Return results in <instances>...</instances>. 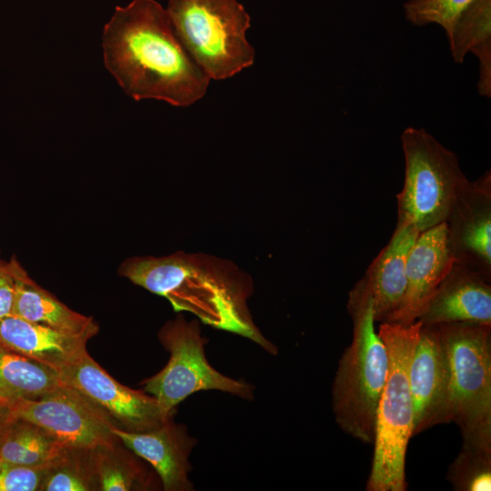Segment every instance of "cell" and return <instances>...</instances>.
Segmentation results:
<instances>
[{"instance_id":"8fae6325","label":"cell","mask_w":491,"mask_h":491,"mask_svg":"<svg viewBox=\"0 0 491 491\" xmlns=\"http://www.w3.org/2000/svg\"><path fill=\"white\" fill-rule=\"evenodd\" d=\"M413 436L449 423L450 368L436 326H422L409 368Z\"/></svg>"},{"instance_id":"44dd1931","label":"cell","mask_w":491,"mask_h":491,"mask_svg":"<svg viewBox=\"0 0 491 491\" xmlns=\"http://www.w3.org/2000/svg\"><path fill=\"white\" fill-rule=\"evenodd\" d=\"M101 491L153 490L162 487L156 472H150L140 456L118 442L93 449Z\"/></svg>"},{"instance_id":"30bf717a","label":"cell","mask_w":491,"mask_h":491,"mask_svg":"<svg viewBox=\"0 0 491 491\" xmlns=\"http://www.w3.org/2000/svg\"><path fill=\"white\" fill-rule=\"evenodd\" d=\"M57 374L66 385L101 408L122 430L146 432L167 419L154 396L117 382L87 352Z\"/></svg>"},{"instance_id":"4fadbf2b","label":"cell","mask_w":491,"mask_h":491,"mask_svg":"<svg viewBox=\"0 0 491 491\" xmlns=\"http://www.w3.org/2000/svg\"><path fill=\"white\" fill-rule=\"evenodd\" d=\"M454 263L446 222L420 232L407 258L404 298L387 323H415Z\"/></svg>"},{"instance_id":"3957f363","label":"cell","mask_w":491,"mask_h":491,"mask_svg":"<svg viewBox=\"0 0 491 491\" xmlns=\"http://www.w3.org/2000/svg\"><path fill=\"white\" fill-rule=\"evenodd\" d=\"M347 309L353 321V339L342 354L334 377L332 409L345 433L373 444L388 357L375 327L373 298L363 277L349 292Z\"/></svg>"},{"instance_id":"f546056e","label":"cell","mask_w":491,"mask_h":491,"mask_svg":"<svg viewBox=\"0 0 491 491\" xmlns=\"http://www.w3.org/2000/svg\"><path fill=\"white\" fill-rule=\"evenodd\" d=\"M5 261L3 259H1L0 257V265H2Z\"/></svg>"},{"instance_id":"83f0119b","label":"cell","mask_w":491,"mask_h":491,"mask_svg":"<svg viewBox=\"0 0 491 491\" xmlns=\"http://www.w3.org/2000/svg\"><path fill=\"white\" fill-rule=\"evenodd\" d=\"M11 419L12 415L8 406L0 405V434Z\"/></svg>"},{"instance_id":"9c48e42d","label":"cell","mask_w":491,"mask_h":491,"mask_svg":"<svg viewBox=\"0 0 491 491\" xmlns=\"http://www.w3.org/2000/svg\"><path fill=\"white\" fill-rule=\"evenodd\" d=\"M8 408L12 416L40 426L66 447L95 449L119 441L109 416L65 383L41 398L17 399Z\"/></svg>"},{"instance_id":"d4e9b609","label":"cell","mask_w":491,"mask_h":491,"mask_svg":"<svg viewBox=\"0 0 491 491\" xmlns=\"http://www.w3.org/2000/svg\"><path fill=\"white\" fill-rule=\"evenodd\" d=\"M475 0H408L404 5L406 18L421 26L439 25L447 35L463 12Z\"/></svg>"},{"instance_id":"277c9868","label":"cell","mask_w":491,"mask_h":491,"mask_svg":"<svg viewBox=\"0 0 491 491\" xmlns=\"http://www.w3.org/2000/svg\"><path fill=\"white\" fill-rule=\"evenodd\" d=\"M421 323H380L377 333L388 357V371L376 417L374 455L367 491H406V455L413 436L409 368Z\"/></svg>"},{"instance_id":"4316f807","label":"cell","mask_w":491,"mask_h":491,"mask_svg":"<svg viewBox=\"0 0 491 491\" xmlns=\"http://www.w3.org/2000/svg\"><path fill=\"white\" fill-rule=\"evenodd\" d=\"M15 281L9 261L0 265V322L12 316Z\"/></svg>"},{"instance_id":"5bb4252c","label":"cell","mask_w":491,"mask_h":491,"mask_svg":"<svg viewBox=\"0 0 491 491\" xmlns=\"http://www.w3.org/2000/svg\"><path fill=\"white\" fill-rule=\"evenodd\" d=\"M491 278L476 267L453 264L417 318L422 326L474 323L491 326Z\"/></svg>"},{"instance_id":"7a4b0ae2","label":"cell","mask_w":491,"mask_h":491,"mask_svg":"<svg viewBox=\"0 0 491 491\" xmlns=\"http://www.w3.org/2000/svg\"><path fill=\"white\" fill-rule=\"evenodd\" d=\"M118 274L166 298L175 312H189L213 328L241 336L277 355V346L264 336L248 308L253 279L232 261L179 251L127 258Z\"/></svg>"},{"instance_id":"8992f818","label":"cell","mask_w":491,"mask_h":491,"mask_svg":"<svg viewBox=\"0 0 491 491\" xmlns=\"http://www.w3.org/2000/svg\"><path fill=\"white\" fill-rule=\"evenodd\" d=\"M165 10L178 39L210 79L232 77L254 64L246 37L250 15L236 0H169Z\"/></svg>"},{"instance_id":"ac0fdd59","label":"cell","mask_w":491,"mask_h":491,"mask_svg":"<svg viewBox=\"0 0 491 491\" xmlns=\"http://www.w3.org/2000/svg\"><path fill=\"white\" fill-rule=\"evenodd\" d=\"M9 263L15 281L12 316L90 338L98 333L99 326L92 316L72 310L37 285L15 256Z\"/></svg>"},{"instance_id":"52a82bcc","label":"cell","mask_w":491,"mask_h":491,"mask_svg":"<svg viewBox=\"0 0 491 491\" xmlns=\"http://www.w3.org/2000/svg\"><path fill=\"white\" fill-rule=\"evenodd\" d=\"M405 181L397 194L398 220L419 232L446 222L469 181L456 155L423 128L407 127L401 135Z\"/></svg>"},{"instance_id":"2e32d148","label":"cell","mask_w":491,"mask_h":491,"mask_svg":"<svg viewBox=\"0 0 491 491\" xmlns=\"http://www.w3.org/2000/svg\"><path fill=\"white\" fill-rule=\"evenodd\" d=\"M419 234L411 224L397 221L389 242L363 276L373 298L376 322H387L401 305L408 255Z\"/></svg>"},{"instance_id":"ffe728a7","label":"cell","mask_w":491,"mask_h":491,"mask_svg":"<svg viewBox=\"0 0 491 491\" xmlns=\"http://www.w3.org/2000/svg\"><path fill=\"white\" fill-rule=\"evenodd\" d=\"M64 384L55 371L0 344V405L41 398Z\"/></svg>"},{"instance_id":"484cf974","label":"cell","mask_w":491,"mask_h":491,"mask_svg":"<svg viewBox=\"0 0 491 491\" xmlns=\"http://www.w3.org/2000/svg\"><path fill=\"white\" fill-rule=\"evenodd\" d=\"M53 460L29 466L6 464L0 470V491H39Z\"/></svg>"},{"instance_id":"6da1fadb","label":"cell","mask_w":491,"mask_h":491,"mask_svg":"<svg viewBox=\"0 0 491 491\" xmlns=\"http://www.w3.org/2000/svg\"><path fill=\"white\" fill-rule=\"evenodd\" d=\"M104 63L136 101L156 99L189 106L206 93L208 75L189 55L155 0L116 6L104 26Z\"/></svg>"},{"instance_id":"d6986e66","label":"cell","mask_w":491,"mask_h":491,"mask_svg":"<svg viewBox=\"0 0 491 491\" xmlns=\"http://www.w3.org/2000/svg\"><path fill=\"white\" fill-rule=\"evenodd\" d=\"M456 63H463L468 52L479 62L478 93L491 97V0H475L446 35Z\"/></svg>"},{"instance_id":"5b68a950","label":"cell","mask_w":491,"mask_h":491,"mask_svg":"<svg viewBox=\"0 0 491 491\" xmlns=\"http://www.w3.org/2000/svg\"><path fill=\"white\" fill-rule=\"evenodd\" d=\"M436 326L450 368L449 423L459 427L463 447L491 453V326Z\"/></svg>"},{"instance_id":"7c38bea8","label":"cell","mask_w":491,"mask_h":491,"mask_svg":"<svg viewBox=\"0 0 491 491\" xmlns=\"http://www.w3.org/2000/svg\"><path fill=\"white\" fill-rule=\"evenodd\" d=\"M446 223L447 241L456 262L491 278V174L468 181L458 194Z\"/></svg>"},{"instance_id":"cb8c5ba5","label":"cell","mask_w":491,"mask_h":491,"mask_svg":"<svg viewBox=\"0 0 491 491\" xmlns=\"http://www.w3.org/2000/svg\"><path fill=\"white\" fill-rule=\"evenodd\" d=\"M446 478L456 491H489L491 453L462 446L449 466Z\"/></svg>"},{"instance_id":"7402d4cb","label":"cell","mask_w":491,"mask_h":491,"mask_svg":"<svg viewBox=\"0 0 491 491\" xmlns=\"http://www.w3.org/2000/svg\"><path fill=\"white\" fill-rule=\"evenodd\" d=\"M66 448L40 426L14 416L0 434V461L7 465L46 463Z\"/></svg>"},{"instance_id":"9a60e30c","label":"cell","mask_w":491,"mask_h":491,"mask_svg":"<svg viewBox=\"0 0 491 491\" xmlns=\"http://www.w3.org/2000/svg\"><path fill=\"white\" fill-rule=\"evenodd\" d=\"M113 432L128 449L153 467L164 490H194L189 479L192 468L189 456L197 441L185 425L174 421V416L146 432H128L116 426Z\"/></svg>"},{"instance_id":"ba28073f","label":"cell","mask_w":491,"mask_h":491,"mask_svg":"<svg viewBox=\"0 0 491 491\" xmlns=\"http://www.w3.org/2000/svg\"><path fill=\"white\" fill-rule=\"evenodd\" d=\"M158 338L169 352V360L158 373L142 382L144 391L154 396L162 415L173 416L176 406L199 391L218 390L251 401L254 386L215 369L207 361L199 321H187L179 314L159 330Z\"/></svg>"},{"instance_id":"e0dca14e","label":"cell","mask_w":491,"mask_h":491,"mask_svg":"<svg viewBox=\"0 0 491 491\" xmlns=\"http://www.w3.org/2000/svg\"><path fill=\"white\" fill-rule=\"evenodd\" d=\"M90 337L10 316L0 322V344L58 373L79 360Z\"/></svg>"},{"instance_id":"603a6c76","label":"cell","mask_w":491,"mask_h":491,"mask_svg":"<svg viewBox=\"0 0 491 491\" xmlns=\"http://www.w3.org/2000/svg\"><path fill=\"white\" fill-rule=\"evenodd\" d=\"M100 490L93 449L67 447L55 457L39 491Z\"/></svg>"},{"instance_id":"f1b7e54d","label":"cell","mask_w":491,"mask_h":491,"mask_svg":"<svg viewBox=\"0 0 491 491\" xmlns=\"http://www.w3.org/2000/svg\"><path fill=\"white\" fill-rule=\"evenodd\" d=\"M6 464L3 463L2 461H0V470L5 466Z\"/></svg>"}]
</instances>
